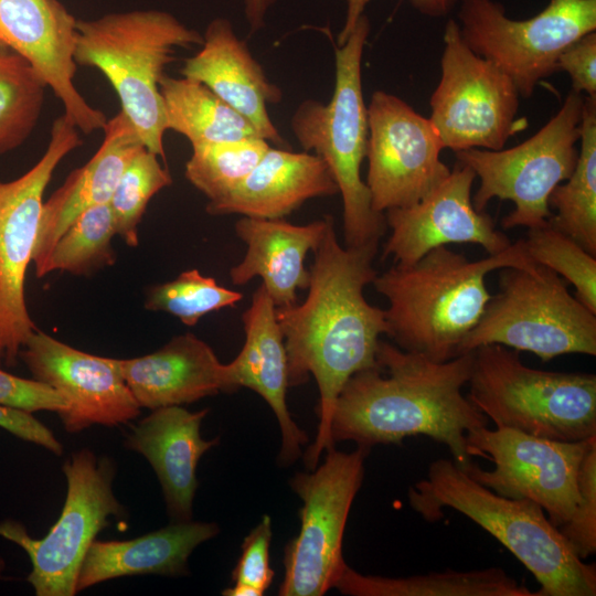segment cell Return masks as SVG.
<instances>
[{"instance_id":"25","label":"cell","mask_w":596,"mask_h":596,"mask_svg":"<svg viewBox=\"0 0 596 596\" xmlns=\"http://www.w3.org/2000/svg\"><path fill=\"white\" fill-rule=\"evenodd\" d=\"M332 221L329 215L306 225L283 219H240L235 232L247 249L242 262L230 270L232 284L241 286L260 277L276 308L294 306L297 290L309 285L305 258L317 249Z\"/></svg>"},{"instance_id":"7","label":"cell","mask_w":596,"mask_h":596,"mask_svg":"<svg viewBox=\"0 0 596 596\" xmlns=\"http://www.w3.org/2000/svg\"><path fill=\"white\" fill-rule=\"evenodd\" d=\"M472 352L467 397L496 427L558 441L596 436L595 374L530 368L501 344Z\"/></svg>"},{"instance_id":"27","label":"cell","mask_w":596,"mask_h":596,"mask_svg":"<svg viewBox=\"0 0 596 596\" xmlns=\"http://www.w3.org/2000/svg\"><path fill=\"white\" fill-rule=\"evenodd\" d=\"M220 529L213 522L182 521L127 541H97L82 562L76 594L108 579L134 575L188 574V558Z\"/></svg>"},{"instance_id":"33","label":"cell","mask_w":596,"mask_h":596,"mask_svg":"<svg viewBox=\"0 0 596 596\" xmlns=\"http://www.w3.org/2000/svg\"><path fill=\"white\" fill-rule=\"evenodd\" d=\"M185 163L188 181L209 201H215L237 187L269 149L260 137L192 145Z\"/></svg>"},{"instance_id":"19","label":"cell","mask_w":596,"mask_h":596,"mask_svg":"<svg viewBox=\"0 0 596 596\" xmlns=\"http://www.w3.org/2000/svg\"><path fill=\"white\" fill-rule=\"evenodd\" d=\"M77 19L60 0H0V43L25 58L84 134L104 129L107 117L75 86Z\"/></svg>"},{"instance_id":"41","label":"cell","mask_w":596,"mask_h":596,"mask_svg":"<svg viewBox=\"0 0 596 596\" xmlns=\"http://www.w3.org/2000/svg\"><path fill=\"white\" fill-rule=\"evenodd\" d=\"M0 427L12 435L61 455L63 447L53 433L31 413L0 405Z\"/></svg>"},{"instance_id":"42","label":"cell","mask_w":596,"mask_h":596,"mask_svg":"<svg viewBox=\"0 0 596 596\" xmlns=\"http://www.w3.org/2000/svg\"><path fill=\"white\" fill-rule=\"evenodd\" d=\"M422 14L440 18L447 15L460 0H408Z\"/></svg>"},{"instance_id":"28","label":"cell","mask_w":596,"mask_h":596,"mask_svg":"<svg viewBox=\"0 0 596 596\" xmlns=\"http://www.w3.org/2000/svg\"><path fill=\"white\" fill-rule=\"evenodd\" d=\"M334 588L351 596H539L501 567L383 577L347 565Z\"/></svg>"},{"instance_id":"20","label":"cell","mask_w":596,"mask_h":596,"mask_svg":"<svg viewBox=\"0 0 596 596\" xmlns=\"http://www.w3.org/2000/svg\"><path fill=\"white\" fill-rule=\"evenodd\" d=\"M180 73L209 87L246 118L262 138L279 147L285 145L267 111V104L281 100V89L268 81L228 20L219 18L209 23L201 49L185 60Z\"/></svg>"},{"instance_id":"9","label":"cell","mask_w":596,"mask_h":596,"mask_svg":"<svg viewBox=\"0 0 596 596\" xmlns=\"http://www.w3.org/2000/svg\"><path fill=\"white\" fill-rule=\"evenodd\" d=\"M585 95L571 91L560 110L532 137L509 149H467L456 152L472 169L480 187L472 204L485 211L498 198L514 203L502 219L505 230L544 224L552 215L549 198L573 172L577 158Z\"/></svg>"},{"instance_id":"38","label":"cell","mask_w":596,"mask_h":596,"mask_svg":"<svg viewBox=\"0 0 596 596\" xmlns=\"http://www.w3.org/2000/svg\"><path fill=\"white\" fill-rule=\"evenodd\" d=\"M272 536V520L265 514L244 538L241 556L232 572L234 584L253 587L260 596L270 586L275 576L269 565Z\"/></svg>"},{"instance_id":"4","label":"cell","mask_w":596,"mask_h":596,"mask_svg":"<svg viewBox=\"0 0 596 596\" xmlns=\"http://www.w3.org/2000/svg\"><path fill=\"white\" fill-rule=\"evenodd\" d=\"M409 505L426 521L450 508L507 547L540 584L539 596H595L596 567L578 558L543 509L531 500L496 493L454 459L434 460L408 490Z\"/></svg>"},{"instance_id":"13","label":"cell","mask_w":596,"mask_h":596,"mask_svg":"<svg viewBox=\"0 0 596 596\" xmlns=\"http://www.w3.org/2000/svg\"><path fill=\"white\" fill-rule=\"evenodd\" d=\"M440 79L430 96L429 120L444 149H503L524 129L518 120L519 92L492 62L476 54L449 19L444 31Z\"/></svg>"},{"instance_id":"21","label":"cell","mask_w":596,"mask_h":596,"mask_svg":"<svg viewBox=\"0 0 596 596\" xmlns=\"http://www.w3.org/2000/svg\"><path fill=\"white\" fill-rule=\"evenodd\" d=\"M103 130V142L94 156L84 166L73 170L43 203L32 255L38 278L44 276L46 260L63 232L85 210L109 203L125 168L145 147L134 125L121 110L107 119Z\"/></svg>"},{"instance_id":"45","label":"cell","mask_w":596,"mask_h":596,"mask_svg":"<svg viewBox=\"0 0 596 596\" xmlns=\"http://www.w3.org/2000/svg\"><path fill=\"white\" fill-rule=\"evenodd\" d=\"M4 570H6V561L0 555V579H2L4 577Z\"/></svg>"},{"instance_id":"26","label":"cell","mask_w":596,"mask_h":596,"mask_svg":"<svg viewBox=\"0 0 596 596\" xmlns=\"http://www.w3.org/2000/svg\"><path fill=\"white\" fill-rule=\"evenodd\" d=\"M337 193L331 172L318 156L269 147L249 174L224 196L207 201L205 211L283 219L310 199Z\"/></svg>"},{"instance_id":"10","label":"cell","mask_w":596,"mask_h":596,"mask_svg":"<svg viewBox=\"0 0 596 596\" xmlns=\"http://www.w3.org/2000/svg\"><path fill=\"white\" fill-rule=\"evenodd\" d=\"M62 470L67 492L60 518L42 539L30 536L14 520L0 522V536L28 554L32 570L26 581L36 596H73L82 562L96 535L125 509L115 497L116 466L89 449L73 453Z\"/></svg>"},{"instance_id":"32","label":"cell","mask_w":596,"mask_h":596,"mask_svg":"<svg viewBox=\"0 0 596 596\" xmlns=\"http://www.w3.org/2000/svg\"><path fill=\"white\" fill-rule=\"evenodd\" d=\"M117 235L108 203L82 212L55 242L44 267V276L58 270L89 276L116 260L113 238Z\"/></svg>"},{"instance_id":"1","label":"cell","mask_w":596,"mask_h":596,"mask_svg":"<svg viewBox=\"0 0 596 596\" xmlns=\"http://www.w3.org/2000/svg\"><path fill=\"white\" fill-rule=\"evenodd\" d=\"M377 245L341 246L332 221L313 251L307 298L276 308L289 386L312 375L319 389L317 436L305 455L310 470L334 447L330 424L341 390L353 374L375 365L380 336L389 334L385 311L364 297L365 286L377 275L373 267Z\"/></svg>"},{"instance_id":"6","label":"cell","mask_w":596,"mask_h":596,"mask_svg":"<svg viewBox=\"0 0 596 596\" xmlns=\"http://www.w3.org/2000/svg\"><path fill=\"white\" fill-rule=\"evenodd\" d=\"M369 32L363 14L347 41L334 50L336 82L329 103L305 100L290 120L298 142L323 160L342 196L345 246L379 243L386 226L384 214L373 210L361 178L369 134L361 64Z\"/></svg>"},{"instance_id":"17","label":"cell","mask_w":596,"mask_h":596,"mask_svg":"<svg viewBox=\"0 0 596 596\" xmlns=\"http://www.w3.org/2000/svg\"><path fill=\"white\" fill-rule=\"evenodd\" d=\"M19 358L34 379L49 384L66 400L67 409L57 415L71 434L92 425L117 426L140 414L141 407L115 359L81 351L38 328Z\"/></svg>"},{"instance_id":"22","label":"cell","mask_w":596,"mask_h":596,"mask_svg":"<svg viewBox=\"0 0 596 596\" xmlns=\"http://www.w3.org/2000/svg\"><path fill=\"white\" fill-rule=\"evenodd\" d=\"M115 360L140 407L183 405L234 392L227 364L193 333L173 337L152 353Z\"/></svg>"},{"instance_id":"15","label":"cell","mask_w":596,"mask_h":596,"mask_svg":"<svg viewBox=\"0 0 596 596\" xmlns=\"http://www.w3.org/2000/svg\"><path fill=\"white\" fill-rule=\"evenodd\" d=\"M466 439L471 457L493 464L490 470L472 460L460 466L471 478L503 497L533 501L557 529L570 520L579 498V467L596 436L558 441L483 426L470 430Z\"/></svg>"},{"instance_id":"8","label":"cell","mask_w":596,"mask_h":596,"mask_svg":"<svg viewBox=\"0 0 596 596\" xmlns=\"http://www.w3.org/2000/svg\"><path fill=\"white\" fill-rule=\"evenodd\" d=\"M499 287L459 354L501 344L543 362L563 354L596 355V315L570 294L557 274L539 264L503 267Z\"/></svg>"},{"instance_id":"30","label":"cell","mask_w":596,"mask_h":596,"mask_svg":"<svg viewBox=\"0 0 596 596\" xmlns=\"http://www.w3.org/2000/svg\"><path fill=\"white\" fill-rule=\"evenodd\" d=\"M581 148L572 174L549 198V224L596 256V97H584Z\"/></svg>"},{"instance_id":"18","label":"cell","mask_w":596,"mask_h":596,"mask_svg":"<svg viewBox=\"0 0 596 596\" xmlns=\"http://www.w3.org/2000/svg\"><path fill=\"white\" fill-rule=\"evenodd\" d=\"M476 174L457 162L449 174L422 200L384 212L391 235L383 257L395 264L412 265L429 251L451 243L480 245L489 255L505 251L512 243L494 226L485 211L472 204L471 187Z\"/></svg>"},{"instance_id":"5","label":"cell","mask_w":596,"mask_h":596,"mask_svg":"<svg viewBox=\"0 0 596 596\" xmlns=\"http://www.w3.org/2000/svg\"><path fill=\"white\" fill-rule=\"evenodd\" d=\"M74 61L98 70L116 92L121 111L145 147L163 161L167 129L160 82L179 49L203 35L159 10H135L77 20Z\"/></svg>"},{"instance_id":"39","label":"cell","mask_w":596,"mask_h":596,"mask_svg":"<svg viewBox=\"0 0 596 596\" xmlns=\"http://www.w3.org/2000/svg\"><path fill=\"white\" fill-rule=\"evenodd\" d=\"M0 405L33 413L67 409L66 400L52 386L36 379H23L0 369Z\"/></svg>"},{"instance_id":"11","label":"cell","mask_w":596,"mask_h":596,"mask_svg":"<svg viewBox=\"0 0 596 596\" xmlns=\"http://www.w3.org/2000/svg\"><path fill=\"white\" fill-rule=\"evenodd\" d=\"M369 449L326 451L311 472H297L291 489L302 500L300 530L285 547L280 596H321L334 588L344 567L342 545L347 520L364 477Z\"/></svg>"},{"instance_id":"37","label":"cell","mask_w":596,"mask_h":596,"mask_svg":"<svg viewBox=\"0 0 596 596\" xmlns=\"http://www.w3.org/2000/svg\"><path fill=\"white\" fill-rule=\"evenodd\" d=\"M578 501L558 528L573 553L585 560L596 552V443L585 454L577 477Z\"/></svg>"},{"instance_id":"23","label":"cell","mask_w":596,"mask_h":596,"mask_svg":"<svg viewBox=\"0 0 596 596\" xmlns=\"http://www.w3.org/2000/svg\"><path fill=\"white\" fill-rule=\"evenodd\" d=\"M242 320L245 341L237 356L227 363L231 383L234 391L247 387L267 402L280 428L278 460L290 465L301 456L308 436L287 407L289 383L285 341L276 319V307L263 284L253 294Z\"/></svg>"},{"instance_id":"24","label":"cell","mask_w":596,"mask_h":596,"mask_svg":"<svg viewBox=\"0 0 596 596\" xmlns=\"http://www.w3.org/2000/svg\"><path fill=\"white\" fill-rule=\"evenodd\" d=\"M207 413V408L190 412L181 405L159 407L126 437V446L141 454L155 470L174 522L192 519L198 462L219 443V438L201 437V424Z\"/></svg>"},{"instance_id":"14","label":"cell","mask_w":596,"mask_h":596,"mask_svg":"<svg viewBox=\"0 0 596 596\" xmlns=\"http://www.w3.org/2000/svg\"><path fill=\"white\" fill-rule=\"evenodd\" d=\"M77 127L63 114L51 129L41 159L24 174L0 179V362L17 363L36 329L25 304V274L32 262L44 191L60 162L82 145Z\"/></svg>"},{"instance_id":"16","label":"cell","mask_w":596,"mask_h":596,"mask_svg":"<svg viewBox=\"0 0 596 596\" xmlns=\"http://www.w3.org/2000/svg\"><path fill=\"white\" fill-rule=\"evenodd\" d=\"M368 111V174L372 207L384 214L415 204L450 172L440 160L444 149L429 118L400 97L373 93Z\"/></svg>"},{"instance_id":"34","label":"cell","mask_w":596,"mask_h":596,"mask_svg":"<svg viewBox=\"0 0 596 596\" xmlns=\"http://www.w3.org/2000/svg\"><path fill=\"white\" fill-rule=\"evenodd\" d=\"M172 183L159 157L141 148L125 168L109 206L117 235L129 247L139 245L138 226L151 198Z\"/></svg>"},{"instance_id":"31","label":"cell","mask_w":596,"mask_h":596,"mask_svg":"<svg viewBox=\"0 0 596 596\" xmlns=\"http://www.w3.org/2000/svg\"><path fill=\"white\" fill-rule=\"evenodd\" d=\"M46 88L25 58L0 43V156L30 137L40 119Z\"/></svg>"},{"instance_id":"36","label":"cell","mask_w":596,"mask_h":596,"mask_svg":"<svg viewBox=\"0 0 596 596\" xmlns=\"http://www.w3.org/2000/svg\"><path fill=\"white\" fill-rule=\"evenodd\" d=\"M242 298L241 292L220 286L198 269H189L173 280L150 287L145 296V308L167 312L193 327L205 315L234 307Z\"/></svg>"},{"instance_id":"12","label":"cell","mask_w":596,"mask_h":596,"mask_svg":"<svg viewBox=\"0 0 596 596\" xmlns=\"http://www.w3.org/2000/svg\"><path fill=\"white\" fill-rule=\"evenodd\" d=\"M457 18L464 42L529 98L539 82L557 71L562 52L596 30V0H550L525 20L510 19L494 0H460Z\"/></svg>"},{"instance_id":"2","label":"cell","mask_w":596,"mask_h":596,"mask_svg":"<svg viewBox=\"0 0 596 596\" xmlns=\"http://www.w3.org/2000/svg\"><path fill=\"white\" fill-rule=\"evenodd\" d=\"M375 361L341 390L330 424L332 443L351 440L370 450L422 435L446 445L459 466L471 461L466 436L489 423L462 393L473 352L435 362L380 340Z\"/></svg>"},{"instance_id":"3","label":"cell","mask_w":596,"mask_h":596,"mask_svg":"<svg viewBox=\"0 0 596 596\" xmlns=\"http://www.w3.org/2000/svg\"><path fill=\"white\" fill-rule=\"evenodd\" d=\"M534 265L522 238L479 260L439 246L412 265L395 264L372 284L389 301L384 310L387 336L397 347L445 362L459 355L492 297L487 275L503 267Z\"/></svg>"},{"instance_id":"35","label":"cell","mask_w":596,"mask_h":596,"mask_svg":"<svg viewBox=\"0 0 596 596\" xmlns=\"http://www.w3.org/2000/svg\"><path fill=\"white\" fill-rule=\"evenodd\" d=\"M528 256L576 289V298L596 315V256L571 237L544 224L528 228L522 238Z\"/></svg>"},{"instance_id":"44","label":"cell","mask_w":596,"mask_h":596,"mask_svg":"<svg viewBox=\"0 0 596 596\" xmlns=\"http://www.w3.org/2000/svg\"><path fill=\"white\" fill-rule=\"evenodd\" d=\"M275 1L276 0H245V15L253 33L264 26L266 12Z\"/></svg>"},{"instance_id":"40","label":"cell","mask_w":596,"mask_h":596,"mask_svg":"<svg viewBox=\"0 0 596 596\" xmlns=\"http://www.w3.org/2000/svg\"><path fill=\"white\" fill-rule=\"evenodd\" d=\"M557 71L566 72L572 91L596 97V32H590L570 44L560 55Z\"/></svg>"},{"instance_id":"43","label":"cell","mask_w":596,"mask_h":596,"mask_svg":"<svg viewBox=\"0 0 596 596\" xmlns=\"http://www.w3.org/2000/svg\"><path fill=\"white\" fill-rule=\"evenodd\" d=\"M370 0H347V15L344 25L341 29L338 35V44L342 45L353 29L355 28L358 21L363 15L364 9Z\"/></svg>"},{"instance_id":"29","label":"cell","mask_w":596,"mask_h":596,"mask_svg":"<svg viewBox=\"0 0 596 596\" xmlns=\"http://www.w3.org/2000/svg\"><path fill=\"white\" fill-rule=\"evenodd\" d=\"M160 93L167 129L183 135L191 146L260 137L246 118L199 81L166 74Z\"/></svg>"}]
</instances>
